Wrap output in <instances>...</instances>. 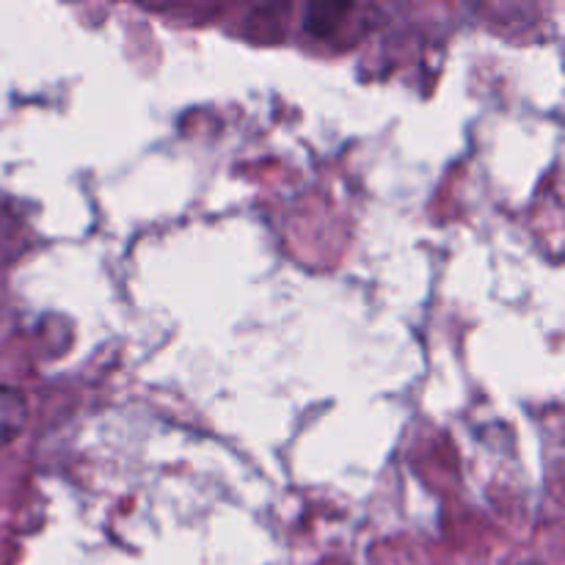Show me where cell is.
Segmentation results:
<instances>
[{"label":"cell","mask_w":565,"mask_h":565,"mask_svg":"<svg viewBox=\"0 0 565 565\" xmlns=\"http://www.w3.org/2000/svg\"><path fill=\"white\" fill-rule=\"evenodd\" d=\"M28 423V403L22 392L0 386V447L14 441Z\"/></svg>","instance_id":"1"}]
</instances>
